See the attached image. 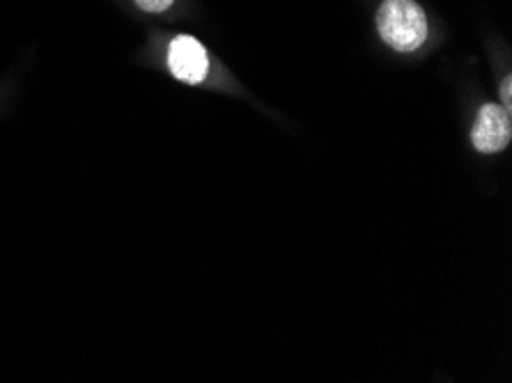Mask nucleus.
<instances>
[{"label":"nucleus","instance_id":"obj_4","mask_svg":"<svg viewBox=\"0 0 512 383\" xmlns=\"http://www.w3.org/2000/svg\"><path fill=\"white\" fill-rule=\"evenodd\" d=\"M175 0H136V5L141 7V10L150 12V14H159V12H166L170 5H173Z\"/></svg>","mask_w":512,"mask_h":383},{"label":"nucleus","instance_id":"obj_1","mask_svg":"<svg viewBox=\"0 0 512 383\" xmlns=\"http://www.w3.org/2000/svg\"><path fill=\"white\" fill-rule=\"evenodd\" d=\"M377 30L391 49L409 53L428 37V17L414 0H384L377 12Z\"/></svg>","mask_w":512,"mask_h":383},{"label":"nucleus","instance_id":"obj_5","mask_svg":"<svg viewBox=\"0 0 512 383\" xmlns=\"http://www.w3.org/2000/svg\"><path fill=\"white\" fill-rule=\"evenodd\" d=\"M501 99H503V108L510 113L512 111V78L510 76L501 85Z\"/></svg>","mask_w":512,"mask_h":383},{"label":"nucleus","instance_id":"obj_2","mask_svg":"<svg viewBox=\"0 0 512 383\" xmlns=\"http://www.w3.org/2000/svg\"><path fill=\"white\" fill-rule=\"evenodd\" d=\"M512 138V117L499 104H485L480 108L476 124L471 129V143L478 152L496 154L506 150Z\"/></svg>","mask_w":512,"mask_h":383},{"label":"nucleus","instance_id":"obj_3","mask_svg":"<svg viewBox=\"0 0 512 383\" xmlns=\"http://www.w3.org/2000/svg\"><path fill=\"white\" fill-rule=\"evenodd\" d=\"M168 67L175 78L196 85L209 74V56L196 37L177 35L168 46Z\"/></svg>","mask_w":512,"mask_h":383}]
</instances>
